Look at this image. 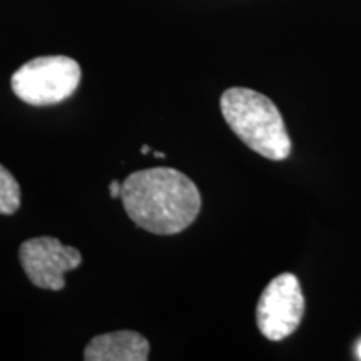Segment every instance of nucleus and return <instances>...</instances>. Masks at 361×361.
<instances>
[{
    "mask_svg": "<svg viewBox=\"0 0 361 361\" xmlns=\"http://www.w3.org/2000/svg\"><path fill=\"white\" fill-rule=\"evenodd\" d=\"M149 151H151V147H149V146H142V147H141L142 154H146V152H149Z\"/></svg>",
    "mask_w": 361,
    "mask_h": 361,
    "instance_id": "nucleus-11",
    "label": "nucleus"
},
{
    "mask_svg": "<svg viewBox=\"0 0 361 361\" xmlns=\"http://www.w3.org/2000/svg\"><path fill=\"white\" fill-rule=\"evenodd\" d=\"M121 200L135 226L161 236L184 231L201 211L200 189L173 168L144 169L128 176Z\"/></svg>",
    "mask_w": 361,
    "mask_h": 361,
    "instance_id": "nucleus-1",
    "label": "nucleus"
},
{
    "mask_svg": "<svg viewBox=\"0 0 361 361\" xmlns=\"http://www.w3.org/2000/svg\"><path fill=\"white\" fill-rule=\"evenodd\" d=\"M20 264L27 278L40 290H64L67 271L79 268L82 263L80 252L72 246H66L57 238L42 236L22 243Z\"/></svg>",
    "mask_w": 361,
    "mask_h": 361,
    "instance_id": "nucleus-5",
    "label": "nucleus"
},
{
    "mask_svg": "<svg viewBox=\"0 0 361 361\" xmlns=\"http://www.w3.org/2000/svg\"><path fill=\"white\" fill-rule=\"evenodd\" d=\"M305 314L301 284L291 273L279 274L264 288L256 308L259 331L271 341H281L296 331Z\"/></svg>",
    "mask_w": 361,
    "mask_h": 361,
    "instance_id": "nucleus-4",
    "label": "nucleus"
},
{
    "mask_svg": "<svg viewBox=\"0 0 361 361\" xmlns=\"http://www.w3.org/2000/svg\"><path fill=\"white\" fill-rule=\"evenodd\" d=\"M109 192H111V197H121V194H123V183H119V180H111L109 184Z\"/></svg>",
    "mask_w": 361,
    "mask_h": 361,
    "instance_id": "nucleus-8",
    "label": "nucleus"
},
{
    "mask_svg": "<svg viewBox=\"0 0 361 361\" xmlns=\"http://www.w3.org/2000/svg\"><path fill=\"white\" fill-rule=\"evenodd\" d=\"M20 207V186L0 164V214H13Z\"/></svg>",
    "mask_w": 361,
    "mask_h": 361,
    "instance_id": "nucleus-7",
    "label": "nucleus"
},
{
    "mask_svg": "<svg viewBox=\"0 0 361 361\" xmlns=\"http://www.w3.org/2000/svg\"><path fill=\"white\" fill-rule=\"evenodd\" d=\"M221 112L234 134L247 147L271 161L291 154V139L278 107L263 94L231 87L221 96Z\"/></svg>",
    "mask_w": 361,
    "mask_h": 361,
    "instance_id": "nucleus-2",
    "label": "nucleus"
},
{
    "mask_svg": "<svg viewBox=\"0 0 361 361\" xmlns=\"http://www.w3.org/2000/svg\"><path fill=\"white\" fill-rule=\"evenodd\" d=\"M356 355H358V358L361 360V341L358 343V346H356Z\"/></svg>",
    "mask_w": 361,
    "mask_h": 361,
    "instance_id": "nucleus-10",
    "label": "nucleus"
},
{
    "mask_svg": "<svg viewBox=\"0 0 361 361\" xmlns=\"http://www.w3.org/2000/svg\"><path fill=\"white\" fill-rule=\"evenodd\" d=\"M80 66L66 56H44L29 61L12 75V90L30 106H52L75 92Z\"/></svg>",
    "mask_w": 361,
    "mask_h": 361,
    "instance_id": "nucleus-3",
    "label": "nucleus"
},
{
    "mask_svg": "<svg viewBox=\"0 0 361 361\" xmlns=\"http://www.w3.org/2000/svg\"><path fill=\"white\" fill-rule=\"evenodd\" d=\"M154 157H157V159H164V152H154Z\"/></svg>",
    "mask_w": 361,
    "mask_h": 361,
    "instance_id": "nucleus-9",
    "label": "nucleus"
},
{
    "mask_svg": "<svg viewBox=\"0 0 361 361\" xmlns=\"http://www.w3.org/2000/svg\"><path fill=\"white\" fill-rule=\"evenodd\" d=\"M147 358L149 341L130 329L99 335L84 350L85 361H146Z\"/></svg>",
    "mask_w": 361,
    "mask_h": 361,
    "instance_id": "nucleus-6",
    "label": "nucleus"
}]
</instances>
